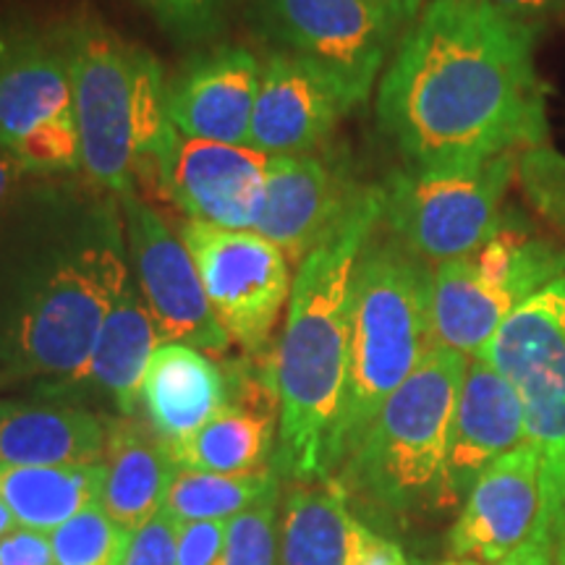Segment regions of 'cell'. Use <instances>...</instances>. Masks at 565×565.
Masks as SVG:
<instances>
[{
    "label": "cell",
    "mask_w": 565,
    "mask_h": 565,
    "mask_svg": "<svg viewBox=\"0 0 565 565\" xmlns=\"http://www.w3.org/2000/svg\"><path fill=\"white\" fill-rule=\"evenodd\" d=\"M540 40L484 0H427L377 87L380 126L408 166H461L545 145Z\"/></svg>",
    "instance_id": "cell-1"
},
{
    "label": "cell",
    "mask_w": 565,
    "mask_h": 565,
    "mask_svg": "<svg viewBox=\"0 0 565 565\" xmlns=\"http://www.w3.org/2000/svg\"><path fill=\"white\" fill-rule=\"evenodd\" d=\"M129 278L116 194L38 189L0 225V366L53 383L79 374Z\"/></svg>",
    "instance_id": "cell-2"
},
{
    "label": "cell",
    "mask_w": 565,
    "mask_h": 565,
    "mask_svg": "<svg viewBox=\"0 0 565 565\" xmlns=\"http://www.w3.org/2000/svg\"><path fill=\"white\" fill-rule=\"evenodd\" d=\"M383 186L359 189L341 223L296 267L275 353V471L301 484L333 479L341 469L338 433L349 385L353 270L383 221Z\"/></svg>",
    "instance_id": "cell-3"
},
{
    "label": "cell",
    "mask_w": 565,
    "mask_h": 565,
    "mask_svg": "<svg viewBox=\"0 0 565 565\" xmlns=\"http://www.w3.org/2000/svg\"><path fill=\"white\" fill-rule=\"evenodd\" d=\"M61 38L68 53L82 171L103 192L137 194L139 171L147 162L158 168L175 134L160 61L95 19L74 21Z\"/></svg>",
    "instance_id": "cell-4"
},
{
    "label": "cell",
    "mask_w": 565,
    "mask_h": 565,
    "mask_svg": "<svg viewBox=\"0 0 565 565\" xmlns=\"http://www.w3.org/2000/svg\"><path fill=\"white\" fill-rule=\"evenodd\" d=\"M429 299L433 267L387 231H374L353 270L349 385L338 433L341 466L362 443L385 401L435 349Z\"/></svg>",
    "instance_id": "cell-5"
},
{
    "label": "cell",
    "mask_w": 565,
    "mask_h": 565,
    "mask_svg": "<svg viewBox=\"0 0 565 565\" xmlns=\"http://www.w3.org/2000/svg\"><path fill=\"white\" fill-rule=\"evenodd\" d=\"M469 359L435 345L395 391L343 469L345 492L406 515L445 503L450 427Z\"/></svg>",
    "instance_id": "cell-6"
},
{
    "label": "cell",
    "mask_w": 565,
    "mask_h": 565,
    "mask_svg": "<svg viewBox=\"0 0 565 565\" xmlns=\"http://www.w3.org/2000/svg\"><path fill=\"white\" fill-rule=\"evenodd\" d=\"M519 154L395 171L383 183L385 231L427 265L471 257L500 217Z\"/></svg>",
    "instance_id": "cell-7"
},
{
    "label": "cell",
    "mask_w": 565,
    "mask_h": 565,
    "mask_svg": "<svg viewBox=\"0 0 565 565\" xmlns=\"http://www.w3.org/2000/svg\"><path fill=\"white\" fill-rule=\"evenodd\" d=\"M479 359L505 374L524 404L542 461V524L555 540L565 529V278L515 309Z\"/></svg>",
    "instance_id": "cell-8"
},
{
    "label": "cell",
    "mask_w": 565,
    "mask_h": 565,
    "mask_svg": "<svg viewBox=\"0 0 565 565\" xmlns=\"http://www.w3.org/2000/svg\"><path fill=\"white\" fill-rule=\"evenodd\" d=\"M257 19L286 53L328 71L356 108L408 32L383 0H257Z\"/></svg>",
    "instance_id": "cell-9"
},
{
    "label": "cell",
    "mask_w": 565,
    "mask_h": 565,
    "mask_svg": "<svg viewBox=\"0 0 565 565\" xmlns=\"http://www.w3.org/2000/svg\"><path fill=\"white\" fill-rule=\"evenodd\" d=\"M0 147L24 171L82 168L68 53L58 40L6 38L0 55Z\"/></svg>",
    "instance_id": "cell-10"
},
{
    "label": "cell",
    "mask_w": 565,
    "mask_h": 565,
    "mask_svg": "<svg viewBox=\"0 0 565 565\" xmlns=\"http://www.w3.org/2000/svg\"><path fill=\"white\" fill-rule=\"evenodd\" d=\"M181 242L192 254L204 294L231 341L263 351L291 296V265L257 231H225L186 221Z\"/></svg>",
    "instance_id": "cell-11"
},
{
    "label": "cell",
    "mask_w": 565,
    "mask_h": 565,
    "mask_svg": "<svg viewBox=\"0 0 565 565\" xmlns=\"http://www.w3.org/2000/svg\"><path fill=\"white\" fill-rule=\"evenodd\" d=\"M126 244L131 278L158 322L162 341L194 345L204 353H223L231 335L212 312L202 278L181 236L137 194H124Z\"/></svg>",
    "instance_id": "cell-12"
},
{
    "label": "cell",
    "mask_w": 565,
    "mask_h": 565,
    "mask_svg": "<svg viewBox=\"0 0 565 565\" xmlns=\"http://www.w3.org/2000/svg\"><path fill=\"white\" fill-rule=\"evenodd\" d=\"M267 166L270 154L249 145L189 139L175 131L160 154L158 175L168 196L189 212V221L252 231Z\"/></svg>",
    "instance_id": "cell-13"
},
{
    "label": "cell",
    "mask_w": 565,
    "mask_h": 565,
    "mask_svg": "<svg viewBox=\"0 0 565 565\" xmlns=\"http://www.w3.org/2000/svg\"><path fill=\"white\" fill-rule=\"evenodd\" d=\"M545 511L542 461L532 443L492 461L466 494L448 550L458 561L498 563L524 545Z\"/></svg>",
    "instance_id": "cell-14"
},
{
    "label": "cell",
    "mask_w": 565,
    "mask_h": 565,
    "mask_svg": "<svg viewBox=\"0 0 565 565\" xmlns=\"http://www.w3.org/2000/svg\"><path fill=\"white\" fill-rule=\"evenodd\" d=\"M353 108L356 105L328 71L299 55L278 51L263 63L249 147L270 158L309 154Z\"/></svg>",
    "instance_id": "cell-15"
},
{
    "label": "cell",
    "mask_w": 565,
    "mask_h": 565,
    "mask_svg": "<svg viewBox=\"0 0 565 565\" xmlns=\"http://www.w3.org/2000/svg\"><path fill=\"white\" fill-rule=\"evenodd\" d=\"M356 194L335 166L312 152L270 158L252 231L299 267L341 223Z\"/></svg>",
    "instance_id": "cell-16"
},
{
    "label": "cell",
    "mask_w": 565,
    "mask_h": 565,
    "mask_svg": "<svg viewBox=\"0 0 565 565\" xmlns=\"http://www.w3.org/2000/svg\"><path fill=\"white\" fill-rule=\"evenodd\" d=\"M263 63L242 45L194 55L168 84V121L181 137L249 145Z\"/></svg>",
    "instance_id": "cell-17"
},
{
    "label": "cell",
    "mask_w": 565,
    "mask_h": 565,
    "mask_svg": "<svg viewBox=\"0 0 565 565\" xmlns=\"http://www.w3.org/2000/svg\"><path fill=\"white\" fill-rule=\"evenodd\" d=\"M526 443L524 404L511 380L484 359H469L450 427L445 503H461L487 466Z\"/></svg>",
    "instance_id": "cell-18"
},
{
    "label": "cell",
    "mask_w": 565,
    "mask_h": 565,
    "mask_svg": "<svg viewBox=\"0 0 565 565\" xmlns=\"http://www.w3.org/2000/svg\"><path fill=\"white\" fill-rule=\"evenodd\" d=\"M162 333L134 278L126 280L121 296L105 317L95 349L79 374L53 383L51 393L87 395L103 401L113 412L134 419L141 404V383Z\"/></svg>",
    "instance_id": "cell-19"
},
{
    "label": "cell",
    "mask_w": 565,
    "mask_h": 565,
    "mask_svg": "<svg viewBox=\"0 0 565 565\" xmlns=\"http://www.w3.org/2000/svg\"><path fill=\"white\" fill-rule=\"evenodd\" d=\"M228 404V380L207 353L179 341L158 345L141 383V406L162 443L186 440Z\"/></svg>",
    "instance_id": "cell-20"
},
{
    "label": "cell",
    "mask_w": 565,
    "mask_h": 565,
    "mask_svg": "<svg viewBox=\"0 0 565 565\" xmlns=\"http://www.w3.org/2000/svg\"><path fill=\"white\" fill-rule=\"evenodd\" d=\"M246 393L231 385V404L189 435L186 440L168 445V454L179 469L207 471V475H254L267 469L275 458V416L278 385L242 383Z\"/></svg>",
    "instance_id": "cell-21"
},
{
    "label": "cell",
    "mask_w": 565,
    "mask_h": 565,
    "mask_svg": "<svg viewBox=\"0 0 565 565\" xmlns=\"http://www.w3.org/2000/svg\"><path fill=\"white\" fill-rule=\"evenodd\" d=\"M380 536L349 508L338 479L299 484L280 524V565H366Z\"/></svg>",
    "instance_id": "cell-22"
},
{
    "label": "cell",
    "mask_w": 565,
    "mask_h": 565,
    "mask_svg": "<svg viewBox=\"0 0 565 565\" xmlns=\"http://www.w3.org/2000/svg\"><path fill=\"white\" fill-rule=\"evenodd\" d=\"M105 484L100 505L105 513L137 532L166 505L179 466L168 454V445L134 419H108V445H105Z\"/></svg>",
    "instance_id": "cell-23"
},
{
    "label": "cell",
    "mask_w": 565,
    "mask_h": 565,
    "mask_svg": "<svg viewBox=\"0 0 565 565\" xmlns=\"http://www.w3.org/2000/svg\"><path fill=\"white\" fill-rule=\"evenodd\" d=\"M108 422L87 408L0 401V466L100 463Z\"/></svg>",
    "instance_id": "cell-24"
},
{
    "label": "cell",
    "mask_w": 565,
    "mask_h": 565,
    "mask_svg": "<svg viewBox=\"0 0 565 565\" xmlns=\"http://www.w3.org/2000/svg\"><path fill=\"white\" fill-rule=\"evenodd\" d=\"M515 309L519 307L505 294L479 278L469 257L443 263L433 270L429 320L435 345L440 349L479 359Z\"/></svg>",
    "instance_id": "cell-25"
},
{
    "label": "cell",
    "mask_w": 565,
    "mask_h": 565,
    "mask_svg": "<svg viewBox=\"0 0 565 565\" xmlns=\"http://www.w3.org/2000/svg\"><path fill=\"white\" fill-rule=\"evenodd\" d=\"M105 466H0V500L19 526L53 534L103 498Z\"/></svg>",
    "instance_id": "cell-26"
},
{
    "label": "cell",
    "mask_w": 565,
    "mask_h": 565,
    "mask_svg": "<svg viewBox=\"0 0 565 565\" xmlns=\"http://www.w3.org/2000/svg\"><path fill=\"white\" fill-rule=\"evenodd\" d=\"M280 475L275 469L254 475H207V471L179 469L168 490L162 511L179 524L192 521H231L263 500L278 494Z\"/></svg>",
    "instance_id": "cell-27"
},
{
    "label": "cell",
    "mask_w": 565,
    "mask_h": 565,
    "mask_svg": "<svg viewBox=\"0 0 565 565\" xmlns=\"http://www.w3.org/2000/svg\"><path fill=\"white\" fill-rule=\"evenodd\" d=\"M131 532L97 503L51 534L55 565H124Z\"/></svg>",
    "instance_id": "cell-28"
},
{
    "label": "cell",
    "mask_w": 565,
    "mask_h": 565,
    "mask_svg": "<svg viewBox=\"0 0 565 565\" xmlns=\"http://www.w3.org/2000/svg\"><path fill=\"white\" fill-rule=\"evenodd\" d=\"M515 181L534 215L565 244V154L550 145L529 147L519 154Z\"/></svg>",
    "instance_id": "cell-29"
},
{
    "label": "cell",
    "mask_w": 565,
    "mask_h": 565,
    "mask_svg": "<svg viewBox=\"0 0 565 565\" xmlns=\"http://www.w3.org/2000/svg\"><path fill=\"white\" fill-rule=\"evenodd\" d=\"M275 503H278V494L233 515L215 565H278Z\"/></svg>",
    "instance_id": "cell-30"
},
{
    "label": "cell",
    "mask_w": 565,
    "mask_h": 565,
    "mask_svg": "<svg viewBox=\"0 0 565 565\" xmlns=\"http://www.w3.org/2000/svg\"><path fill=\"white\" fill-rule=\"evenodd\" d=\"M173 38L200 42L217 34L225 24L231 0H137Z\"/></svg>",
    "instance_id": "cell-31"
},
{
    "label": "cell",
    "mask_w": 565,
    "mask_h": 565,
    "mask_svg": "<svg viewBox=\"0 0 565 565\" xmlns=\"http://www.w3.org/2000/svg\"><path fill=\"white\" fill-rule=\"evenodd\" d=\"M181 524L171 513L160 511L145 526L131 532L124 565H175Z\"/></svg>",
    "instance_id": "cell-32"
},
{
    "label": "cell",
    "mask_w": 565,
    "mask_h": 565,
    "mask_svg": "<svg viewBox=\"0 0 565 565\" xmlns=\"http://www.w3.org/2000/svg\"><path fill=\"white\" fill-rule=\"evenodd\" d=\"M228 521H192L179 529V555L175 565H215L221 555Z\"/></svg>",
    "instance_id": "cell-33"
},
{
    "label": "cell",
    "mask_w": 565,
    "mask_h": 565,
    "mask_svg": "<svg viewBox=\"0 0 565 565\" xmlns=\"http://www.w3.org/2000/svg\"><path fill=\"white\" fill-rule=\"evenodd\" d=\"M484 3L503 19L526 26L540 38L565 19V0H484Z\"/></svg>",
    "instance_id": "cell-34"
},
{
    "label": "cell",
    "mask_w": 565,
    "mask_h": 565,
    "mask_svg": "<svg viewBox=\"0 0 565 565\" xmlns=\"http://www.w3.org/2000/svg\"><path fill=\"white\" fill-rule=\"evenodd\" d=\"M0 565H55L51 534L17 526L0 540Z\"/></svg>",
    "instance_id": "cell-35"
},
{
    "label": "cell",
    "mask_w": 565,
    "mask_h": 565,
    "mask_svg": "<svg viewBox=\"0 0 565 565\" xmlns=\"http://www.w3.org/2000/svg\"><path fill=\"white\" fill-rule=\"evenodd\" d=\"M555 555V540L550 534V529L542 524L534 529V534L529 536L524 545H519L511 555H505L503 561L498 563H477V561H458V557H450V561L437 563V565H553Z\"/></svg>",
    "instance_id": "cell-36"
},
{
    "label": "cell",
    "mask_w": 565,
    "mask_h": 565,
    "mask_svg": "<svg viewBox=\"0 0 565 565\" xmlns=\"http://www.w3.org/2000/svg\"><path fill=\"white\" fill-rule=\"evenodd\" d=\"M24 173L26 171L19 166V160L0 147V215L9 210V204L13 202V194H17L21 183V175Z\"/></svg>",
    "instance_id": "cell-37"
},
{
    "label": "cell",
    "mask_w": 565,
    "mask_h": 565,
    "mask_svg": "<svg viewBox=\"0 0 565 565\" xmlns=\"http://www.w3.org/2000/svg\"><path fill=\"white\" fill-rule=\"evenodd\" d=\"M366 565H406V557L401 553L398 545H393V542H387L380 536L377 545H374L370 555V563Z\"/></svg>",
    "instance_id": "cell-38"
},
{
    "label": "cell",
    "mask_w": 565,
    "mask_h": 565,
    "mask_svg": "<svg viewBox=\"0 0 565 565\" xmlns=\"http://www.w3.org/2000/svg\"><path fill=\"white\" fill-rule=\"evenodd\" d=\"M383 3L387 6V9H393L395 13H398V17L404 19L408 26L414 24L416 17H419L424 9V0H383Z\"/></svg>",
    "instance_id": "cell-39"
},
{
    "label": "cell",
    "mask_w": 565,
    "mask_h": 565,
    "mask_svg": "<svg viewBox=\"0 0 565 565\" xmlns=\"http://www.w3.org/2000/svg\"><path fill=\"white\" fill-rule=\"evenodd\" d=\"M17 526L19 524H17V519H13V513L9 511V505L0 500V540H3L6 534H11Z\"/></svg>",
    "instance_id": "cell-40"
},
{
    "label": "cell",
    "mask_w": 565,
    "mask_h": 565,
    "mask_svg": "<svg viewBox=\"0 0 565 565\" xmlns=\"http://www.w3.org/2000/svg\"><path fill=\"white\" fill-rule=\"evenodd\" d=\"M553 565H565V529L555 536V555H553Z\"/></svg>",
    "instance_id": "cell-41"
},
{
    "label": "cell",
    "mask_w": 565,
    "mask_h": 565,
    "mask_svg": "<svg viewBox=\"0 0 565 565\" xmlns=\"http://www.w3.org/2000/svg\"><path fill=\"white\" fill-rule=\"evenodd\" d=\"M3 40H6V38H0V55H3Z\"/></svg>",
    "instance_id": "cell-42"
}]
</instances>
